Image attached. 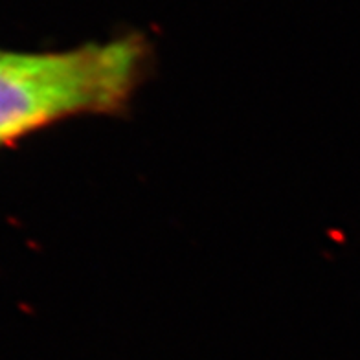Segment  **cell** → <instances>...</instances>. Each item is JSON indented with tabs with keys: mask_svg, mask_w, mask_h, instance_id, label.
Instances as JSON below:
<instances>
[{
	"mask_svg": "<svg viewBox=\"0 0 360 360\" xmlns=\"http://www.w3.org/2000/svg\"><path fill=\"white\" fill-rule=\"evenodd\" d=\"M136 37L44 53L0 50V146L74 116L127 109L146 76Z\"/></svg>",
	"mask_w": 360,
	"mask_h": 360,
	"instance_id": "1",
	"label": "cell"
}]
</instances>
